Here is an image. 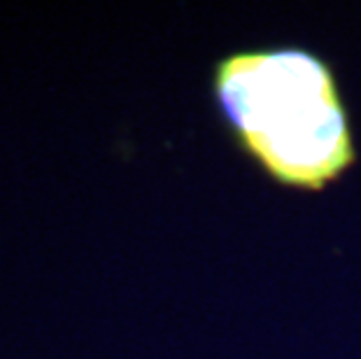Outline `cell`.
<instances>
[{
	"instance_id": "1",
	"label": "cell",
	"mask_w": 361,
	"mask_h": 359,
	"mask_svg": "<svg viewBox=\"0 0 361 359\" xmlns=\"http://www.w3.org/2000/svg\"><path fill=\"white\" fill-rule=\"evenodd\" d=\"M214 98L238 142L280 185L322 192L355 164L336 78L308 49L235 51L217 63Z\"/></svg>"
}]
</instances>
